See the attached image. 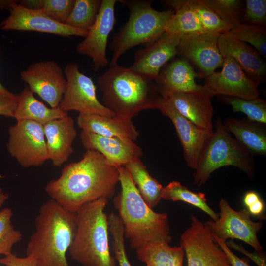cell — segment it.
Here are the masks:
<instances>
[{
    "label": "cell",
    "instance_id": "obj_1",
    "mask_svg": "<svg viewBox=\"0 0 266 266\" xmlns=\"http://www.w3.org/2000/svg\"><path fill=\"white\" fill-rule=\"evenodd\" d=\"M118 182V167L99 152L87 150L80 161L65 165L59 177L51 180L45 191L64 208L76 213L86 203L112 198Z\"/></svg>",
    "mask_w": 266,
    "mask_h": 266
},
{
    "label": "cell",
    "instance_id": "obj_2",
    "mask_svg": "<svg viewBox=\"0 0 266 266\" xmlns=\"http://www.w3.org/2000/svg\"><path fill=\"white\" fill-rule=\"evenodd\" d=\"M121 190L113 200L132 249L149 243H170V225L166 213H157L145 203L127 169L118 167Z\"/></svg>",
    "mask_w": 266,
    "mask_h": 266
},
{
    "label": "cell",
    "instance_id": "obj_3",
    "mask_svg": "<svg viewBox=\"0 0 266 266\" xmlns=\"http://www.w3.org/2000/svg\"><path fill=\"white\" fill-rule=\"evenodd\" d=\"M77 227L76 213L50 199L39 208L35 231L26 247V256L38 266H70L66 254L74 240Z\"/></svg>",
    "mask_w": 266,
    "mask_h": 266
},
{
    "label": "cell",
    "instance_id": "obj_4",
    "mask_svg": "<svg viewBox=\"0 0 266 266\" xmlns=\"http://www.w3.org/2000/svg\"><path fill=\"white\" fill-rule=\"evenodd\" d=\"M97 83L104 105L123 120H132L142 110L156 109L161 97L153 80L117 64L99 76Z\"/></svg>",
    "mask_w": 266,
    "mask_h": 266
},
{
    "label": "cell",
    "instance_id": "obj_5",
    "mask_svg": "<svg viewBox=\"0 0 266 266\" xmlns=\"http://www.w3.org/2000/svg\"><path fill=\"white\" fill-rule=\"evenodd\" d=\"M108 199L101 198L82 205L76 212L75 237L68 251L71 259L83 266H116L108 242Z\"/></svg>",
    "mask_w": 266,
    "mask_h": 266
},
{
    "label": "cell",
    "instance_id": "obj_6",
    "mask_svg": "<svg viewBox=\"0 0 266 266\" xmlns=\"http://www.w3.org/2000/svg\"><path fill=\"white\" fill-rule=\"evenodd\" d=\"M129 10L127 21L114 35L110 48L112 56L110 66L117 64L128 50L140 44L147 46L165 32V27L174 12L172 9L162 11L153 8L151 0H121Z\"/></svg>",
    "mask_w": 266,
    "mask_h": 266
},
{
    "label": "cell",
    "instance_id": "obj_7",
    "mask_svg": "<svg viewBox=\"0 0 266 266\" xmlns=\"http://www.w3.org/2000/svg\"><path fill=\"white\" fill-rule=\"evenodd\" d=\"M233 166L252 177L254 172L253 156L226 130L220 118L216 121L215 130L199 157L194 174V184H204L216 169Z\"/></svg>",
    "mask_w": 266,
    "mask_h": 266
},
{
    "label": "cell",
    "instance_id": "obj_8",
    "mask_svg": "<svg viewBox=\"0 0 266 266\" xmlns=\"http://www.w3.org/2000/svg\"><path fill=\"white\" fill-rule=\"evenodd\" d=\"M66 80L65 91L59 105L65 112L93 114L114 117L115 114L102 104L96 95V87L92 78L80 72L79 64L71 62L64 70Z\"/></svg>",
    "mask_w": 266,
    "mask_h": 266
},
{
    "label": "cell",
    "instance_id": "obj_9",
    "mask_svg": "<svg viewBox=\"0 0 266 266\" xmlns=\"http://www.w3.org/2000/svg\"><path fill=\"white\" fill-rule=\"evenodd\" d=\"M7 149L24 167L42 166L48 155L43 126L32 120H20L8 129Z\"/></svg>",
    "mask_w": 266,
    "mask_h": 266
},
{
    "label": "cell",
    "instance_id": "obj_10",
    "mask_svg": "<svg viewBox=\"0 0 266 266\" xmlns=\"http://www.w3.org/2000/svg\"><path fill=\"white\" fill-rule=\"evenodd\" d=\"M180 246L184 249L187 266H232L205 223L194 215L181 235Z\"/></svg>",
    "mask_w": 266,
    "mask_h": 266
},
{
    "label": "cell",
    "instance_id": "obj_11",
    "mask_svg": "<svg viewBox=\"0 0 266 266\" xmlns=\"http://www.w3.org/2000/svg\"><path fill=\"white\" fill-rule=\"evenodd\" d=\"M219 207V219L215 221L210 219L205 223L210 231L225 241L229 238L237 239L250 245L255 251H261L263 248L257 233L262 229L263 223L252 221L247 209L234 210L226 199H220Z\"/></svg>",
    "mask_w": 266,
    "mask_h": 266
},
{
    "label": "cell",
    "instance_id": "obj_12",
    "mask_svg": "<svg viewBox=\"0 0 266 266\" xmlns=\"http://www.w3.org/2000/svg\"><path fill=\"white\" fill-rule=\"evenodd\" d=\"M18 2L13 0L9 9V15L0 23L1 30L36 31L67 38H85L88 33V31L57 22L40 10L27 8Z\"/></svg>",
    "mask_w": 266,
    "mask_h": 266
},
{
    "label": "cell",
    "instance_id": "obj_13",
    "mask_svg": "<svg viewBox=\"0 0 266 266\" xmlns=\"http://www.w3.org/2000/svg\"><path fill=\"white\" fill-rule=\"evenodd\" d=\"M20 76L30 90L52 108L59 107L66 90V80L59 64L53 60L41 61L22 70Z\"/></svg>",
    "mask_w": 266,
    "mask_h": 266
},
{
    "label": "cell",
    "instance_id": "obj_14",
    "mask_svg": "<svg viewBox=\"0 0 266 266\" xmlns=\"http://www.w3.org/2000/svg\"><path fill=\"white\" fill-rule=\"evenodd\" d=\"M117 0H102L97 19L86 36L76 46L77 53L90 58L94 71L106 66L108 38L115 22V6Z\"/></svg>",
    "mask_w": 266,
    "mask_h": 266
},
{
    "label": "cell",
    "instance_id": "obj_15",
    "mask_svg": "<svg viewBox=\"0 0 266 266\" xmlns=\"http://www.w3.org/2000/svg\"><path fill=\"white\" fill-rule=\"evenodd\" d=\"M220 34L209 32L185 35L178 46V54L198 69L200 77L206 78L222 66L224 59L218 48Z\"/></svg>",
    "mask_w": 266,
    "mask_h": 266
},
{
    "label": "cell",
    "instance_id": "obj_16",
    "mask_svg": "<svg viewBox=\"0 0 266 266\" xmlns=\"http://www.w3.org/2000/svg\"><path fill=\"white\" fill-rule=\"evenodd\" d=\"M156 109L172 122L183 148L185 161L190 168L195 170L202 149L213 131L195 125L182 115L167 98L161 97Z\"/></svg>",
    "mask_w": 266,
    "mask_h": 266
},
{
    "label": "cell",
    "instance_id": "obj_17",
    "mask_svg": "<svg viewBox=\"0 0 266 266\" xmlns=\"http://www.w3.org/2000/svg\"><path fill=\"white\" fill-rule=\"evenodd\" d=\"M222 70L206 77L204 86L213 96H232L245 99L260 97L257 85L232 58L226 57Z\"/></svg>",
    "mask_w": 266,
    "mask_h": 266
},
{
    "label": "cell",
    "instance_id": "obj_18",
    "mask_svg": "<svg viewBox=\"0 0 266 266\" xmlns=\"http://www.w3.org/2000/svg\"><path fill=\"white\" fill-rule=\"evenodd\" d=\"M182 36L168 32L145 48L137 50L131 70L154 80L161 69L178 54Z\"/></svg>",
    "mask_w": 266,
    "mask_h": 266
},
{
    "label": "cell",
    "instance_id": "obj_19",
    "mask_svg": "<svg viewBox=\"0 0 266 266\" xmlns=\"http://www.w3.org/2000/svg\"><path fill=\"white\" fill-rule=\"evenodd\" d=\"M197 77H201L187 60L173 58L161 69L154 81L160 96L164 98L176 92H209L204 85L196 83Z\"/></svg>",
    "mask_w": 266,
    "mask_h": 266
},
{
    "label": "cell",
    "instance_id": "obj_20",
    "mask_svg": "<svg viewBox=\"0 0 266 266\" xmlns=\"http://www.w3.org/2000/svg\"><path fill=\"white\" fill-rule=\"evenodd\" d=\"M218 45L222 56L234 60L257 85L265 81L266 63L254 47L236 38L230 31L219 34Z\"/></svg>",
    "mask_w": 266,
    "mask_h": 266
},
{
    "label": "cell",
    "instance_id": "obj_21",
    "mask_svg": "<svg viewBox=\"0 0 266 266\" xmlns=\"http://www.w3.org/2000/svg\"><path fill=\"white\" fill-rule=\"evenodd\" d=\"M79 138L86 150L99 152L109 164L116 167L124 166L142 156L141 148L132 140L106 137L82 131Z\"/></svg>",
    "mask_w": 266,
    "mask_h": 266
},
{
    "label": "cell",
    "instance_id": "obj_22",
    "mask_svg": "<svg viewBox=\"0 0 266 266\" xmlns=\"http://www.w3.org/2000/svg\"><path fill=\"white\" fill-rule=\"evenodd\" d=\"M43 126L49 160L53 166L60 167L73 152L72 143L77 134L74 120L68 115Z\"/></svg>",
    "mask_w": 266,
    "mask_h": 266
},
{
    "label": "cell",
    "instance_id": "obj_23",
    "mask_svg": "<svg viewBox=\"0 0 266 266\" xmlns=\"http://www.w3.org/2000/svg\"><path fill=\"white\" fill-rule=\"evenodd\" d=\"M209 92H176L167 99L184 117L198 127L213 131V108Z\"/></svg>",
    "mask_w": 266,
    "mask_h": 266
},
{
    "label": "cell",
    "instance_id": "obj_24",
    "mask_svg": "<svg viewBox=\"0 0 266 266\" xmlns=\"http://www.w3.org/2000/svg\"><path fill=\"white\" fill-rule=\"evenodd\" d=\"M77 123L82 131L99 135L135 141L139 132L132 120L93 114H79Z\"/></svg>",
    "mask_w": 266,
    "mask_h": 266
},
{
    "label": "cell",
    "instance_id": "obj_25",
    "mask_svg": "<svg viewBox=\"0 0 266 266\" xmlns=\"http://www.w3.org/2000/svg\"><path fill=\"white\" fill-rule=\"evenodd\" d=\"M223 122L226 130L253 156H266L265 124L247 118L228 117Z\"/></svg>",
    "mask_w": 266,
    "mask_h": 266
},
{
    "label": "cell",
    "instance_id": "obj_26",
    "mask_svg": "<svg viewBox=\"0 0 266 266\" xmlns=\"http://www.w3.org/2000/svg\"><path fill=\"white\" fill-rule=\"evenodd\" d=\"M68 113L59 107H47L39 101L28 86L17 95V102L14 118L16 121L32 120L44 125L55 119L63 118Z\"/></svg>",
    "mask_w": 266,
    "mask_h": 266
},
{
    "label": "cell",
    "instance_id": "obj_27",
    "mask_svg": "<svg viewBox=\"0 0 266 266\" xmlns=\"http://www.w3.org/2000/svg\"><path fill=\"white\" fill-rule=\"evenodd\" d=\"M161 2L174 11L165 27V32L182 36L206 32L195 12L184 0H166Z\"/></svg>",
    "mask_w": 266,
    "mask_h": 266
},
{
    "label": "cell",
    "instance_id": "obj_28",
    "mask_svg": "<svg viewBox=\"0 0 266 266\" xmlns=\"http://www.w3.org/2000/svg\"><path fill=\"white\" fill-rule=\"evenodd\" d=\"M136 250L137 259L147 266H183L185 255L181 247H171L166 242L144 245Z\"/></svg>",
    "mask_w": 266,
    "mask_h": 266
},
{
    "label": "cell",
    "instance_id": "obj_29",
    "mask_svg": "<svg viewBox=\"0 0 266 266\" xmlns=\"http://www.w3.org/2000/svg\"><path fill=\"white\" fill-rule=\"evenodd\" d=\"M124 166L145 203L152 209L155 207L162 199V185L150 174L140 158L129 162Z\"/></svg>",
    "mask_w": 266,
    "mask_h": 266
},
{
    "label": "cell",
    "instance_id": "obj_30",
    "mask_svg": "<svg viewBox=\"0 0 266 266\" xmlns=\"http://www.w3.org/2000/svg\"><path fill=\"white\" fill-rule=\"evenodd\" d=\"M162 199L166 200L187 202L202 210L213 221L219 219V213L215 212L207 204L204 193L191 191L177 181H173L163 188Z\"/></svg>",
    "mask_w": 266,
    "mask_h": 266
},
{
    "label": "cell",
    "instance_id": "obj_31",
    "mask_svg": "<svg viewBox=\"0 0 266 266\" xmlns=\"http://www.w3.org/2000/svg\"><path fill=\"white\" fill-rule=\"evenodd\" d=\"M102 0H75L66 24L88 31L99 14Z\"/></svg>",
    "mask_w": 266,
    "mask_h": 266
},
{
    "label": "cell",
    "instance_id": "obj_32",
    "mask_svg": "<svg viewBox=\"0 0 266 266\" xmlns=\"http://www.w3.org/2000/svg\"><path fill=\"white\" fill-rule=\"evenodd\" d=\"M221 100L231 106L234 112H241L252 121L266 124V101L260 97L245 99L232 96H221Z\"/></svg>",
    "mask_w": 266,
    "mask_h": 266
},
{
    "label": "cell",
    "instance_id": "obj_33",
    "mask_svg": "<svg viewBox=\"0 0 266 266\" xmlns=\"http://www.w3.org/2000/svg\"><path fill=\"white\" fill-rule=\"evenodd\" d=\"M231 30L241 23L244 2L240 0H202Z\"/></svg>",
    "mask_w": 266,
    "mask_h": 266
},
{
    "label": "cell",
    "instance_id": "obj_34",
    "mask_svg": "<svg viewBox=\"0 0 266 266\" xmlns=\"http://www.w3.org/2000/svg\"><path fill=\"white\" fill-rule=\"evenodd\" d=\"M230 32L236 38L254 47L263 58H266V27L241 23Z\"/></svg>",
    "mask_w": 266,
    "mask_h": 266
},
{
    "label": "cell",
    "instance_id": "obj_35",
    "mask_svg": "<svg viewBox=\"0 0 266 266\" xmlns=\"http://www.w3.org/2000/svg\"><path fill=\"white\" fill-rule=\"evenodd\" d=\"M197 15L206 32L221 34L230 31L219 17L202 0H184Z\"/></svg>",
    "mask_w": 266,
    "mask_h": 266
},
{
    "label": "cell",
    "instance_id": "obj_36",
    "mask_svg": "<svg viewBox=\"0 0 266 266\" xmlns=\"http://www.w3.org/2000/svg\"><path fill=\"white\" fill-rule=\"evenodd\" d=\"M108 231L112 237V249L119 266H132L128 258L125 246L123 223L118 215L111 212L107 216Z\"/></svg>",
    "mask_w": 266,
    "mask_h": 266
},
{
    "label": "cell",
    "instance_id": "obj_37",
    "mask_svg": "<svg viewBox=\"0 0 266 266\" xmlns=\"http://www.w3.org/2000/svg\"><path fill=\"white\" fill-rule=\"evenodd\" d=\"M13 212L10 208H4L0 211V255L12 253L14 244L22 239V234L15 230L11 223Z\"/></svg>",
    "mask_w": 266,
    "mask_h": 266
},
{
    "label": "cell",
    "instance_id": "obj_38",
    "mask_svg": "<svg viewBox=\"0 0 266 266\" xmlns=\"http://www.w3.org/2000/svg\"><path fill=\"white\" fill-rule=\"evenodd\" d=\"M75 0H39V9L51 19L65 24Z\"/></svg>",
    "mask_w": 266,
    "mask_h": 266
},
{
    "label": "cell",
    "instance_id": "obj_39",
    "mask_svg": "<svg viewBox=\"0 0 266 266\" xmlns=\"http://www.w3.org/2000/svg\"><path fill=\"white\" fill-rule=\"evenodd\" d=\"M241 23L266 26V0H246Z\"/></svg>",
    "mask_w": 266,
    "mask_h": 266
},
{
    "label": "cell",
    "instance_id": "obj_40",
    "mask_svg": "<svg viewBox=\"0 0 266 266\" xmlns=\"http://www.w3.org/2000/svg\"><path fill=\"white\" fill-rule=\"evenodd\" d=\"M17 102V95L8 90L0 91V115L14 117Z\"/></svg>",
    "mask_w": 266,
    "mask_h": 266
},
{
    "label": "cell",
    "instance_id": "obj_41",
    "mask_svg": "<svg viewBox=\"0 0 266 266\" xmlns=\"http://www.w3.org/2000/svg\"><path fill=\"white\" fill-rule=\"evenodd\" d=\"M226 243L230 248H233L245 255L253 261L258 266H266V256L261 251H255L254 253H250L244 249L241 245L236 244L232 239Z\"/></svg>",
    "mask_w": 266,
    "mask_h": 266
},
{
    "label": "cell",
    "instance_id": "obj_42",
    "mask_svg": "<svg viewBox=\"0 0 266 266\" xmlns=\"http://www.w3.org/2000/svg\"><path fill=\"white\" fill-rule=\"evenodd\" d=\"M0 263L5 266H38L31 257H19L12 253L0 259Z\"/></svg>",
    "mask_w": 266,
    "mask_h": 266
},
{
    "label": "cell",
    "instance_id": "obj_43",
    "mask_svg": "<svg viewBox=\"0 0 266 266\" xmlns=\"http://www.w3.org/2000/svg\"><path fill=\"white\" fill-rule=\"evenodd\" d=\"M211 233L216 241L226 254L232 266H250L247 262L239 258L234 254L228 247L225 241L218 238L212 232Z\"/></svg>",
    "mask_w": 266,
    "mask_h": 266
},
{
    "label": "cell",
    "instance_id": "obj_44",
    "mask_svg": "<svg viewBox=\"0 0 266 266\" xmlns=\"http://www.w3.org/2000/svg\"><path fill=\"white\" fill-rule=\"evenodd\" d=\"M264 208V204L261 199L247 207L250 214L257 216H260L263 213Z\"/></svg>",
    "mask_w": 266,
    "mask_h": 266
},
{
    "label": "cell",
    "instance_id": "obj_45",
    "mask_svg": "<svg viewBox=\"0 0 266 266\" xmlns=\"http://www.w3.org/2000/svg\"><path fill=\"white\" fill-rule=\"evenodd\" d=\"M260 199V196L257 192L253 191H248L244 196L243 202L245 206L248 207Z\"/></svg>",
    "mask_w": 266,
    "mask_h": 266
},
{
    "label": "cell",
    "instance_id": "obj_46",
    "mask_svg": "<svg viewBox=\"0 0 266 266\" xmlns=\"http://www.w3.org/2000/svg\"><path fill=\"white\" fill-rule=\"evenodd\" d=\"M9 198L8 193L4 192L0 187V208Z\"/></svg>",
    "mask_w": 266,
    "mask_h": 266
},
{
    "label": "cell",
    "instance_id": "obj_47",
    "mask_svg": "<svg viewBox=\"0 0 266 266\" xmlns=\"http://www.w3.org/2000/svg\"><path fill=\"white\" fill-rule=\"evenodd\" d=\"M13 0H0V8L9 10Z\"/></svg>",
    "mask_w": 266,
    "mask_h": 266
},
{
    "label": "cell",
    "instance_id": "obj_48",
    "mask_svg": "<svg viewBox=\"0 0 266 266\" xmlns=\"http://www.w3.org/2000/svg\"><path fill=\"white\" fill-rule=\"evenodd\" d=\"M1 52V47L0 45V57ZM7 90V89L2 85L0 80V91H6Z\"/></svg>",
    "mask_w": 266,
    "mask_h": 266
},
{
    "label": "cell",
    "instance_id": "obj_49",
    "mask_svg": "<svg viewBox=\"0 0 266 266\" xmlns=\"http://www.w3.org/2000/svg\"></svg>",
    "mask_w": 266,
    "mask_h": 266
}]
</instances>
